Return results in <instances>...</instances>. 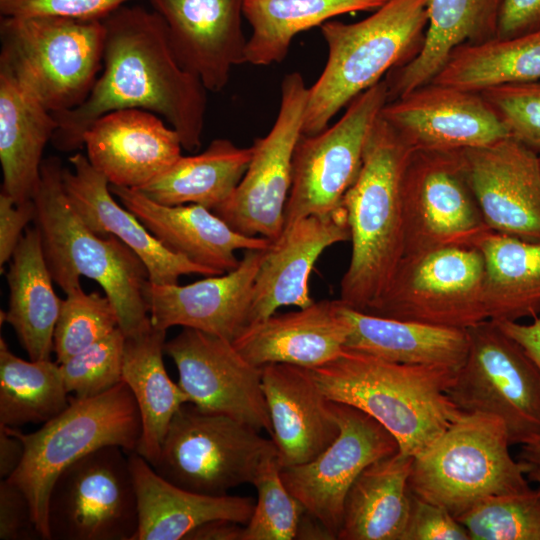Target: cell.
Instances as JSON below:
<instances>
[{"label": "cell", "mask_w": 540, "mask_h": 540, "mask_svg": "<svg viewBox=\"0 0 540 540\" xmlns=\"http://www.w3.org/2000/svg\"><path fill=\"white\" fill-rule=\"evenodd\" d=\"M501 0H429L423 47L408 64L384 78L388 101L431 82L452 51L497 35Z\"/></svg>", "instance_id": "obj_32"}, {"label": "cell", "mask_w": 540, "mask_h": 540, "mask_svg": "<svg viewBox=\"0 0 540 540\" xmlns=\"http://www.w3.org/2000/svg\"><path fill=\"white\" fill-rule=\"evenodd\" d=\"M342 304L349 331L345 348L400 364L458 371L469 347L465 329L380 317Z\"/></svg>", "instance_id": "obj_29"}, {"label": "cell", "mask_w": 540, "mask_h": 540, "mask_svg": "<svg viewBox=\"0 0 540 540\" xmlns=\"http://www.w3.org/2000/svg\"><path fill=\"white\" fill-rule=\"evenodd\" d=\"M403 540H470V537L448 510L410 492V515Z\"/></svg>", "instance_id": "obj_46"}, {"label": "cell", "mask_w": 540, "mask_h": 540, "mask_svg": "<svg viewBox=\"0 0 540 540\" xmlns=\"http://www.w3.org/2000/svg\"><path fill=\"white\" fill-rule=\"evenodd\" d=\"M110 190L167 249L216 275L239 265L236 251L264 250L271 243L236 232L201 205H163L137 189L110 185Z\"/></svg>", "instance_id": "obj_26"}, {"label": "cell", "mask_w": 540, "mask_h": 540, "mask_svg": "<svg viewBox=\"0 0 540 540\" xmlns=\"http://www.w3.org/2000/svg\"><path fill=\"white\" fill-rule=\"evenodd\" d=\"M485 265L476 247L449 246L405 255L372 315L468 329L489 320Z\"/></svg>", "instance_id": "obj_10"}, {"label": "cell", "mask_w": 540, "mask_h": 540, "mask_svg": "<svg viewBox=\"0 0 540 540\" xmlns=\"http://www.w3.org/2000/svg\"><path fill=\"white\" fill-rule=\"evenodd\" d=\"M505 424L483 413H463L413 458L409 491L458 517L480 500L530 488L532 465L512 458Z\"/></svg>", "instance_id": "obj_7"}, {"label": "cell", "mask_w": 540, "mask_h": 540, "mask_svg": "<svg viewBox=\"0 0 540 540\" xmlns=\"http://www.w3.org/2000/svg\"><path fill=\"white\" fill-rule=\"evenodd\" d=\"M244 525L218 519L206 522L190 531L184 540H243Z\"/></svg>", "instance_id": "obj_52"}, {"label": "cell", "mask_w": 540, "mask_h": 540, "mask_svg": "<svg viewBox=\"0 0 540 540\" xmlns=\"http://www.w3.org/2000/svg\"><path fill=\"white\" fill-rule=\"evenodd\" d=\"M253 148L217 138L196 155L181 156L140 189L163 205L197 204L215 211L233 194L250 164Z\"/></svg>", "instance_id": "obj_35"}, {"label": "cell", "mask_w": 540, "mask_h": 540, "mask_svg": "<svg viewBox=\"0 0 540 540\" xmlns=\"http://www.w3.org/2000/svg\"><path fill=\"white\" fill-rule=\"evenodd\" d=\"M266 249L245 250L234 270L187 285L149 281L145 298L152 325L166 331L193 328L233 341L248 325L253 285Z\"/></svg>", "instance_id": "obj_21"}, {"label": "cell", "mask_w": 540, "mask_h": 540, "mask_svg": "<svg viewBox=\"0 0 540 540\" xmlns=\"http://www.w3.org/2000/svg\"><path fill=\"white\" fill-rule=\"evenodd\" d=\"M348 331L341 301L321 300L249 324L232 342L258 367L285 363L313 369L342 352Z\"/></svg>", "instance_id": "obj_27"}, {"label": "cell", "mask_w": 540, "mask_h": 540, "mask_svg": "<svg viewBox=\"0 0 540 540\" xmlns=\"http://www.w3.org/2000/svg\"><path fill=\"white\" fill-rule=\"evenodd\" d=\"M262 386L281 469L312 460L337 438L340 427L333 403L311 369L267 364Z\"/></svg>", "instance_id": "obj_25"}, {"label": "cell", "mask_w": 540, "mask_h": 540, "mask_svg": "<svg viewBox=\"0 0 540 540\" xmlns=\"http://www.w3.org/2000/svg\"><path fill=\"white\" fill-rule=\"evenodd\" d=\"M25 453L15 428L0 425V477L9 478L20 466Z\"/></svg>", "instance_id": "obj_51"}, {"label": "cell", "mask_w": 540, "mask_h": 540, "mask_svg": "<svg viewBox=\"0 0 540 540\" xmlns=\"http://www.w3.org/2000/svg\"><path fill=\"white\" fill-rule=\"evenodd\" d=\"M295 539L332 540L335 538L318 519L304 511L297 527Z\"/></svg>", "instance_id": "obj_53"}, {"label": "cell", "mask_w": 540, "mask_h": 540, "mask_svg": "<svg viewBox=\"0 0 540 540\" xmlns=\"http://www.w3.org/2000/svg\"><path fill=\"white\" fill-rule=\"evenodd\" d=\"M380 116L412 150L463 151L510 137L481 93L434 81L388 101Z\"/></svg>", "instance_id": "obj_18"}, {"label": "cell", "mask_w": 540, "mask_h": 540, "mask_svg": "<svg viewBox=\"0 0 540 540\" xmlns=\"http://www.w3.org/2000/svg\"><path fill=\"white\" fill-rule=\"evenodd\" d=\"M387 102L383 79L355 97L332 126L300 136L293 155L284 228L342 205L360 173L368 138Z\"/></svg>", "instance_id": "obj_13"}, {"label": "cell", "mask_w": 540, "mask_h": 540, "mask_svg": "<svg viewBox=\"0 0 540 540\" xmlns=\"http://www.w3.org/2000/svg\"><path fill=\"white\" fill-rule=\"evenodd\" d=\"M456 519L470 540H540V486L484 498Z\"/></svg>", "instance_id": "obj_40"}, {"label": "cell", "mask_w": 540, "mask_h": 540, "mask_svg": "<svg viewBox=\"0 0 540 540\" xmlns=\"http://www.w3.org/2000/svg\"><path fill=\"white\" fill-rule=\"evenodd\" d=\"M528 480L534 481L540 486V467L533 466V468L527 473Z\"/></svg>", "instance_id": "obj_55"}, {"label": "cell", "mask_w": 540, "mask_h": 540, "mask_svg": "<svg viewBox=\"0 0 540 540\" xmlns=\"http://www.w3.org/2000/svg\"><path fill=\"white\" fill-rule=\"evenodd\" d=\"M477 248L484 259L489 320L536 318L540 313V241L489 231Z\"/></svg>", "instance_id": "obj_36"}, {"label": "cell", "mask_w": 540, "mask_h": 540, "mask_svg": "<svg viewBox=\"0 0 540 540\" xmlns=\"http://www.w3.org/2000/svg\"><path fill=\"white\" fill-rule=\"evenodd\" d=\"M332 403L340 427L337 438L312 460L282 468L281 477L305 511L337 539L350 487L368 465L397 453L399 444L367 413Z\"/></svg>", "instance_id": "obj_16"}, {"label": "cell", "mask_w": 540, "mask_h": 540, "mask_svg": "<svg viewBox=\"0 0 540 540\" xmlns=\"http://www.w3.org/2000/svg\"><path fill=\"white\" fill-rule=\"evenodd\" d=\"M42 539L25 493L7 479L0 481V539Z\"/></svg>", "instance_id": "obj_47"}, {"label": "cell", "mask_w": 540, "mask_h": 540, "mask_svg": "<svg viewBox=\"0 0 540 540\" xmlns=\"http://www.w3.org/2000/svg\"><path fill=\"white\" fill-rule=\"evenodd\" d=\"M103 67L90 94L74 109L53 113L51 143L62 152L83 147V136L99 117L116 110L142 109L166 120L183 149L201 147L207 92L185 70L172 49L164 20L154 10L123 5L102 19Z\"/></svg>", "instance_id": "obj_1"}, {"label": "cell", "mask_w": 540, "mask_h": 540, "mask_svg": "<svg viewBox=\"0 0 540 540\" xmlns=\"http://www.w3.org/2000/svg\"><path fill=\"white\" fill-rule=\"evenodd\" d=\"M83 147L90 164L110 185L140 189L182 155L178 133L142 109L109 112L87 129Z\"/></svg>", "instance_id": "obj_22"}, {"label": "cell", "mask_w": 540, "mask_h": 540, "mask_svg": "<svg viewBox=\"0 0 540 540\" xmlns=\"http://www.w3.org/2000/svg\"><path fill=\"white\" fill-rule=\"evenodd\" d=\"M125 335L117 328L105 338L59 364L67 392L90 398L122 380Z\"/></svg>", "instance_id": "obj_43"}, {"label": "cell", "mask_w": 540, "mask_h": 540, "mask_svg": "<svg viewBox=\"0 0 540 540\" xmlns=\"http://www.w3.org/2000/svg\"><path fill=\"white\" fill-rule=\"evenodd\" d=\"M135 483L139 524L133 540H184L196 527L226 519L246 525L255 500L189 491L162 478L136 451L128 453Z\"/></svg>", "instance_id": "obj_28"}, {"label": "cell", "mask_w": 540, "mask_h": 540, "mask_svg": "<svg viewBox=\"0 0 540 540\" xmlns=\"http://www.w3.org/2000/svg\"><path fill=\"white\" fill-rule=\"evenodd\" d=\"M72 168L63 167L66 196L78 216L96 234L112 235L128 246L144 263L149 281L159 285L178 284L182 275H216L167 249L126 207L114 199L108 180L78 152L69 158Z\"/></svg>", "instance_id": "obj_24"}, {"label": "cell", "mask_w": 540, "mask_h": 540, "mask_svg": "<svg viewBox=\"0 0 540 540\" xmlns=\"http://www.w3.org/2000/svg\"><path fill=\"white\" fill-rule=\"evenodd\" d=\"M164 353L175 363L189 403L271 433L262 367L249 362L232 341L185 327L166 341Z\"/></svg>", "instance_id": "obj_17"}, {"label": "cell", "mask_w": 540, "mask_h": 540, "mask_svg": "<svg viewBox=\"0 0 540 540\" xmlns=\"http://www.w3.org/2000/svg\"><path fill=\"white\" fill-rule=\"evenodd\" d=\"M412 152L380 116L342 200L352 251L339 300L356 310L365 311L383 293L405 255L403 180Z\"/></svg>", "instance_id": "obj_3"}, {"label": "cell", "mask_w": 540, "mask_h": 540, "mask_svg": "<svg viewBox=\"0 0 540 540\" xmlns=\"http://www.w3.org/2000/svg\"><path fill=\"white\" fill-rule=\"evenodd\" d=\"M277 455L273 440L257 429L188 402L172 418L152 467L178 487L223 496L252 484L263 463Z\"/></svg>", "instance_id": "obj_9"}, {"label": "cell", "mask_w": 540, "mask_h": 540, "mask_svg": "<svg viewBox=\"0 0 540 540\" xmlns=\"http://www.w3.org/2000/svg\"><path fill=\"white\" fill-rule=\"evenodd\" d=\"M350 239L345 208L299 219L284 228L265 250L255 277L248 325L266 319L283 306L304 308L314 300L309 278L328 247Z\"/></svg>", "instance_id": "obj_23"}, {"label": "cell", "mask_w": 540, "mask_h": 540, "mask_svg": "<svg viewBox=\"0 0 540 540\" xmlns=\"http://www.w3.org/2000/svg\"><path fill=\"white\" fill-rule=\"evenodd\" d=\"M124 452L103 446L58 475L48 498L50 540H133L138 499Z\"/></svg>", "instance_id": "obj_12"}, {"label": "cell", "mask_w": 540, "mask_h": 540, "mask_svg": "<svg viewBox=\"0 0 540 540\" xmlns=\"http://www.w3.org/2000/svg\"><path fill=\"white\" fill-rule=\"evenodd\" d=\"M331 401L356 407L384 426L399 451L415 457L462 412L447 395L457 371L390 362L345 348L311 369Z\"/></svg>", "instance_id": "obj_2"}, {"label": "cell", "mask_w": 540, "mask_h": 540, "mask_svg": "<svg viewBox=\"0 0 540 540\" xmlns=\"http://www.w3.org/2000/svg\"><path fill=\"white\" fill-rule=\"evenodd\" d=\"M35 217L33 199L15 203L7 194L0 193V270L9 262L22 237L23 230Z\"/></svg>", "instance_id": "obj_48"}, {"label": "cell", "mask_w": 540, "mask_h": 540, "mask_svg": "<svg viewBox=\"0 0 540 540\" xmlns=\"http://www.w3.org/2000/svg\"><path fill=\"white\" fill-rule=\"evenodd\" d=\"M149 1L166 24L181 66L198 77L209 92L222 91L233 67L245 63V0Z\"/></svg>", "instance_id": "obj_20"}, {"label": "cell", "mask_w": 540, "mask_h": 540, "mask_svg": "<svg viewBox=\"0 0 540 540\" xmlns=\"http://www.w3.org/2000/svg\"><path fill=\"white\" fill-rule=\"evenodd\" d=\"M403 211L405 255L449 246L477 248L491 231L462 151L413 150L403 180Z\"/></svg>", "instance_id": "obj_15"}, {"label": "cell", "mask_w": 540, "mask_h": 540, "mask_svg": "<svg viewBox=\"0 0 540 540\" xmlns=\"http://www.w3.org/2000/svg\"><path fill=\"white\" fill-rule=\"evenodd\" d=\"M257 490L243 540H291L305 509L286 488L277 456L263 463L253 483Z\"/></svg>", "instance_id": "obj_42"}, {"label": "cell", "mask_w": 540, "mask_h": 540, "mask_svg": "<svg viewBox=\"0 0 540 540\" xmlns=\"http://www.w3.org/2000/svg\"><path fill=\"white\" fill-rule=\"evenodd\" d=\"M69 403L59 363L51 359L26 361L0 338V425L19 428L44 424Z\"/></svg>", "instance_id": "obj_39"}, {"label": "cell", "mask_w": 540, "mask_h": 540, "mask_svg": "<svg viewBox=\"0 0 540 540\" xmlns=\"http://www.w3.org/2000/svg\"><path fill=\"white\" fill-rule=\"evenodd\" d=\"M387 0H245L243 14L251 26L245 63L282 62L295 36L332 18L374 11Z\"/></svg>", "instance_id": "obj_37"}, {"label": "cell", "mask_w": 540, "mask_h": 540, "mask_svg": "<svg viewBox=\"0 0 540 540\" xmlns=\"http://www.w3.org/2000/svg\"><path fill=\"white\" fill-rule=\"evenodd\" d=\"M141 429L138 406L123 381L98 396L70 397L65 410L32 433L15 428L25 453L20 466L7 480L27 496L42 539L50 540L48 498L58 475L103 446L116 445L127 453L136 451Z\"/></svg>", "instance_id": "obj_8"}, {"label": "cell", "mask_w": 540, "mask_h": 540, "mask_svg": "<svg viewBox=\"0 0 540 540\" xmlns=\"http://www.w3.org/2000/svg\"><path fill=\"white\" fill-rule=\"evenodd\" d=\"M166 330L152 323L125 336L122 380L127 384L141 417V437L136 452L151 466L159 459L168 427L188 397L173 382L164 366Z\"/></svg>", "instance_id": "obj_33"}, {"label": "cell", "mask_w": 540, "mask_h": 540, "mask_svg": "<svg viewBox=\"0 0 540 540\" xmlns=\"http://www.w3.org/2000/svg\"><path fill=\"white\" fill-rule=\"evenodd\" d=\"M308 89L299 72L283 77L281 101L270 131L255 139L246 173L214 213L243 235L275 241L284 230L294 150L302 135Z\"/></svg>", "instance_id": "obj_14"}, {"label": "cell", "mask_w": 540, "mask_h": 540, "mask_svg": "<svg viewBox=\"0 0 540 540\" xmlns=\"http://www.w3.org/2000/svg\"><path fill=\"white\" fill-rule=\"evenodd\" d=\"M9 262L5 322L14 329L30 360L50 359L63 299L54 290L35 226L26 228Z\"/></svg>", "instance_id": "obj_31"}, {"label": "cell", "mask_w": 540, "mask_h": 540, "mask_svg": "<svg viewBox=\"0 0 540 540\" xmlns=\"http://www.w3.org/2000/svg\"><path fill=\"white\" fill-rule=\"evenodd\" d=\"M537 30H540V0H501L496 37H513Z\"/></svg>", "instance_id": "obj_49"}, {"label": "cell", "mask_w": 540, "mask_h": 540, "mask_svg": "<svg viewBox=\"0 0 540 540\" xmlns=\"http://www.w3.org/2000/svg\"><path fill=\"white\" fill-rule=\"evenodd\" d=\"M509 136L540 154V79L481 92Z\"/></svg>", "instance_id": "obj_44"}, {"label": "cell", "mask_w": 540, "mask_h": 540, "mask_svg": "<svg viewBox=\"0 0 540 540\" xmlns=\"http://www.w3.org/2000/svg\"><path fill=\"white\" fill-rule=\"evenodd\" d=\"M62 170L58 157L45 158L33 197V222L52 279L65 293L81 286V276L96 281L113 303L123 334L137 333L151 324L147 268L118 238L98 235L82 221L66 196Z\"/></svg>", "instance_id": "obj_4"}, {"label": "cell", "mask_w": 540, "mask_h": 540, "mask_svg": "<svg viewBox=\"0 0 540 540\" xmlns=\"http://www.w3.org/2000/svg\"><path fill=\"white\" fill-rule=\"evenodd\" d=\"M58 128L54 114L13 78L0 72L2 190L15 203L33 199L45 146Z\"/></svg>", "instance_id": "obj_30"}, {"label": "cell", "mask_w": 540, "mask_h": 540, "mask_svg": "<svg viewBox=\"0 0 540 540\" xmlns=\"http://www.w3.org/2000/svg\"><path fill=\"white\" fill-rule=\"evenodd\" d=\"M133 0H0L2 17L60 16L102 20Z\"/></svg>", "instance_id": "obj_45"}, {"label": "cell", "mask_w": 540, "mask_h": 540, "mask_svg": "<svg viewBox=\"0 0 540 540\" xmlns=\"http://www.w3.org/2000/svg\"><path fill=\"white\" fill-rule=\"evenodd\" d=\"M0 41V72L52 113L82 104L103 67L102 20L1 16Z\"/></svg>", "instance_id": "obj_6"}, {"label": "cell", "mask_w": 540, "mask_h": 540, "mask_svg": "<svg viewBox=\"0 0 540 540\" xmlns=\"http://www.w3.org/2000/svg\"><path fill=\"white\" fill-rule=\"evenodd\" d=\"M413 456L397 453L368 465L350 487L339 540H403L410 515Z\"/></svg>", "instance_id": "obj_34"}, {"label": "cell", "mask_w": 540, "mask_h": 540, "mask_svg": "<svg viewBox=\"0 0 540 540\" xmlns=\"http://www.w3.org/2000/svg\"><path fill=\"white\" fill-rule=\"evenodd\" d=\"M496 323L504 333L522 347L540 373V317H536L533 322L528 324H522L519 321H499Z\"/></svg>", "instance_id": "obj_50"}, {"label": "cell", "mask_w": 540, "mask_h": 540, "mask_svg": "<svg viewBox=\"0 0 540 540\" xmlns=\"http://www.w3.org/2000/svg\"><path fill=\"white\" fill-rule=\"evenodd\" d=\"M520 445L518 460L540 467V434L530 437Z\"/></svg>", "instance_id": "obj_54"}, {"label": "cell", "mask_w": 540, "mask_h": 540, "mask_svg": "<svg viewBox=\"0 0 540 540\" xmlns=\"http://www.w3.org/2000/svg\"><path fill=\"white\" fill-rule=\"evenodd\" d=\"M462 152L488 228L540 241V154L511 137Z\"/></svg>", "instance_id": "obj_19"}, {"label": "cell", "mask_w": 540, "mask_h": 540, "mask_svg": "<svg viewBox=\"0 0 540 540\" xmlns=\"http://www.w3.org/2000/svg\"><path fill=\"white\" fill-rule=\"evenodd\" d=\"M466 331L468 353L447 395L464 413L501 419L511 445L540 434V373L536 365L493 320Z\"/></svg>", "instance_id": "obj_11"}, {"label": "cell", "mask_w": 540, "mask_h": 540, "mask_svg": "<svg viewBox=\"0 0 540 540\" xmlns=\"http://www.w3.org/2000/svg\"><path fill=\"white\" fill-rule=\"evenodd\" d=\"M119 327L118 313L105 295L86 293L81 286L66 293L53 337V352L61 364L105 338Z\"/></svg>", "instance_id": "obj_41"}, {"label": "cell", "mask_w": 540, "mask_h": 540, "mask_svg": "<svg viewBox=\"0 0 540 540\" xmlns=\"http://www.w3.org/2000/svg\"><path fill=\"white\" fill-rule=\"evenodd\" d=\"M540 79V30L455 48L432 81L481 93Z\"/></svg>", "instance_id": "obj_38"}, {"label": "cell", "mask_w": 540, "mask_h": 540, "mask_svg": "<svg viewBox=\"0 0 540 540\" xmlns=\"http://www.w3.org/2000/svg\"><path fill=\"white\" fill-rule=\"evenodd\" d=\"M429 0H387L354 23L330 20L321 25L328 57L308 89L302 134L314 135L355 97L421 51L428 26Z\"/></svg>", "instance_id": "obj_5"}]
</instances>
